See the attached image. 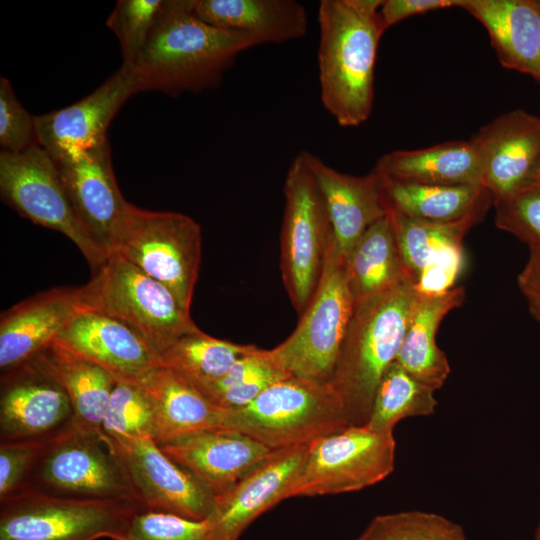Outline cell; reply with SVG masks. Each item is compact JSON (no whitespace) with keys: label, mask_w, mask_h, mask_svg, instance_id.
I'll return each mask as SVG.
<instances>
[{"label":"cell","mask_w":540,"mask_h":540,"mask_svg":"<svg viewBox=\"0 0 540 540\" xmlns=\"http://www.w3.org/2000/svg\"><path fill=\"white\" fill-rule=\"evenodd\" d=\"M256 45L247 33L200 20L191 0H167L133 69L141 92L199 93L218 87L237 56Z\"/></svg>","instance_id":"obj_1"},{"label":"cell","mask_w":540,"mask_h":540,"mask_svg":"<svg viewBox=\"0 0 540 540\" xmlns=\"http://www.w3.org/2000/svg\"><path fill=\"white\" fill-rule=\"evenodd\" d=\"M383 0H322L318 8L321 101L342 127L365 122L374 100Z\"/></svg>","instance_id":"obj_2"},{"label":"cell","mask_w":540,"mask_h":540,"mask_svg":"<svg viewBox=\"0 0 540 540\" xmlns=\"http://www.w3.org/2000/svg\"><path fill=\"white\" fill-rule=\"evenodd\" d=\"M417 299L411 281L355 305L330 383L350 425L370 416L379 382L396 361Z\"/></svg>","instance_id":"obj_3"},{"label":"cell","mask_w":540,"mask_h":540,"mask_svg":"<svg viewBox=\"0 0 540 540\" xmlns=\"http://www.w3.org/2000/svg\"><path fill=\"white\" fill-rule=\"evenodd\" d=\"M221 425L275 450L310 444L350 423L330 381L290 375L244 407L221 409Z\"/></svg>","instance_id":"obj_4"},{"label":"cell","mask_w":540,"mask_h":540,"mask_svg":"<svg viewBox=\"0 0 540 540\" xmlns=\"http://www.w3.org/2000/svg\"><path fill=\"white\" fill-rule=\"evenodd\" d=\"M202 232L190 216L126 203L113 231L117 253L167 287L190 313L201 261Z\"/></svg>","instance_id":"obj_5"},{"label":"cell","mask_w":540,"mask_h":540,"mask_svg":"<svg viewBox=\"0 0 540 540\" xmlns=\"http://www.w3.org/2000/svg\"><path fill=\"white\" fill-rule=\"evenodd\" d=\"M25 490L73 498L120 499L139 503L107 435L102 430L81 426L74 420L48 438L21 491Z\"/></svg>","instance_id":"obj_6"},{"label":"cell","mask_w":540,"mask_h":540,"mask_svg":"<svg viewBox=\"0 0 540 540\" xmlns=\"http://www.w3.org/2000/svg\"><path fill=\"white\" fill-rule=\"evenodd\" d=\"M84 286L86 309L122 322L158 357L180 337L199 329L167 287L117 253H109Z\"/></svg>","instance_id":"obj_7"},{"label":"cell","mask_w":540,"mask_h":540,"mask_svg":"<svg viewBox=\"0 0 540 540\" xmlns=\"http://www.w3.org/2000/svg\"><path fill=\"white\" fill-rule=\"evenodd\" d=\"M355 309L346 257L330 240L323 271L295 330L266 356L289 375L330 381Z\"/></svg>","instance_id":"obj_8"},{"label":"cell","mask_w":540,"mask_h":540,"mask_svg":"<svg viewBox=\"0 0 540 540\" xmlns=\"http://www.w3.org/2000/svg\"><path fill=\"white\" fill-rule=\"evenodd\" d=\"M283 191L280 267L285 289L301 315L317 288L332 238L326 204L305 150L290 164Z\"/></svg>","instance_id":"obj_9"},{"label":"cell","mask_w":540,"mask_h":540,"mask_svg":"<svg viewBox=\"0 0 540 540\" xmlns=\"http://www.w3.org/2000/svg\"><path fill=\"white\" fill-rule=\"evenodd\" d=\"M138 502L21 491L0 498V540H116Z\"/></svg>","instance_id":"obj_10"},{"label":"cell","mask_w":540,"mask_h":540,"mask_svg":"<svg viewBox=\"0 0 540 540\" xmlns=\"http://www.w3.org/2000/svg\"><path fill=\"white\" fill-rule=\"evenodd\" d=\"M0 194L19 215L69 238L93 272L106 262L108 254L81 222L55 161L40 145L0 152Z\"/></svg>","instance_id":"obj_11"},{"label":"cell","mask_w":540,"mask_h":540,"mask_svg":"<svg viewBox=\"0 0 540 540\" xmlns=\"http://www.w3.org/2000/svg\"><path fill=\"white\" fill-rule=\"evenodd\" d=\"M393 432L349 425L310 443L296 496L335 495L359 491L390 475L395 465Z\"/></svg>","instance_id":"obj_12"},{"label":"cell","mask_w":540,"mask_h":540,"mask_svg":"<svg viewBox=\"0 0 540 540\" xmlns=\"http://www.w3.org/2000/svg\"><path fill=\"white\" fill-rule=\"evenodd\" d=\"M107 435V434H106ZM143 510L205 520L215 498L152 437H110Z\"/></svg>","instance_id":"obj_13"},{"label":"cell","mask_w":540,"mask_h":540,"mask_svg":"<svg viewBox=\"0 0 540 540\" xmlns=\"http://www.w3.org/2000/svg\"><path fill=\"white\" fill-rule=\"evenodd\" d=\"M141 92L133 68L121 66L93 92L67 107L35 116L38 144L54 161L108 140L107 129L129 97Z\"/></svg>","instance_id":"obj_14"},{"label":"cell","mask_w":540,"mask_h":540,"mask_svg":"<svg viewBox=\"0 0 540 540\" xmlns=\"http://www.w3.org/2000/svg\"><path fill=\"white\" fill-rule=\"evenodd\" d=\"M310 444L275 449L235 486L215 498L206 519L214 540H238L261 514L290 498L304 470Z\"/></svg>","instance_id":"obj_15"},{"label":"cell","mask_w":540,"mask_h":540,"mask_svg":"<svg viewBox=\"0 0 540 540\" xmlns=\"http://www.w3.org/2000/svg\"><path fill=\"white\" fill-rule=\"evenodd\" d=\"M0 442L51 436L74 414L63 387L35 360L1 373Z\"/></svg>","instance_id":"obj_16"},{"label":"cell","mask_w":540,"mask_h":540,"mask_svg":"<svg viewBox=\"0 0 540 540\" xmlns=\"http://www.w3.org/2000/svg\"><path fill=\"white\" fill-rule=\"evenodd\" d=\"M483 165V186L493 202L531 186L540 163V116L515 109L486 125L471 139Z\"/></svg>","instance_id":"obj_17"},{"label":"cell","mask_w":540,"mask_h":540,"mask_svg":"<svg viewBox=\"0 0 540 540\" xmlns=\"http://www.w3.org/2000/svg\"><path fill=\"white\" fill-rule=\"evenodd\" d=\"M86 309L85 286L55 287L34 294L1 313V372L32 360L78 312Z\"/></svg>","instance_id":"obj_18"},{"label":"cell","mask_w":540,"mask_h":540,"mask_svg":"<svg viewBox=\"0 0 540 540\" xmlns=\"http://www.w3.org/2000/svg\"><path fill=\"white\" fill-rule=\"evenodd\" d=\"M158 446L214 498L228 492L273 451L229 429L201 431Z\"/></svg>","instance_id":"obj_19"},{"label":"cell","mask_w":540,"mask_h":540,"mask_svg":"<svg viewBox=\"0 0 540 540\" xmlns=\"http://www.w3.org/2000/svg\"><path fill=\"white\" fill-rule=\"evenodd\" d=\"M55 163L78 217L109 255L115 225L127 203L114 175L109 141Z\"/></svg>","instance_id":"obj_20"},{"label":"cell","mask_w":540,"mask_h":540,"mask_svg":"<svg viewBox=\"0 0 540 540\" xmlns=\"http://www.w3.org/2000/svg\"><path fill=\"white\" fill-rule=\"evenodd\" d=\"M305 154L326 204L335 246L347 259L366 230L387 215L382 177L375 169L363 176L345 174L311 152Z\"/></svg>","instance_id":"obj_21"},{"label":"cell","mask_w":540,"mask_h":540,"mask_svg":"<svg viewBox=\"0 0 540 540\" xmlns=\"http://www.w3.org/2000/svg\"><path fill=\"white\" fill-rule=\"evenodd\" d=\"M55 343L115 376L136 377L159 366L158 355L143 338L117 319L91 309L78 312Z\"/></svg>","instance_id":"obj_22"},{"label":"cell","mask_w":540,"mask_h":540,"mask_svg":"<svg viewBox=\"0 0 540 540\" xmlns=\"http://www.w3.org/2000/svg\"><path fill=\"white\" fill-rule=\"evenodd\" d=\"M128 378L149 401L153 438L158 445L201 431L223 429L221 408L210 403L193 385L171 370L156 366Z\"/></svg>","instance_id":"obj_23"},{"label":"cell","mask_w":540,"mask_h":540,"mask_svg":"<svg viewBox=\"0 0 540 540\" xmlns=\"http://www.w3.org/2000/svg\"><path fill=\"white\" fill-rule=\"evenodd\" d=\"M485 27L500 63L540 82V1L461 0Z\"/></svg>","instance_id":"obj_24"},{"label":"cell","mask_w":540,"mask_h":540,"mask_svg":"<svg viewBox=\"0 0 540 540\" xmlns=\"http://www.w3.org/2000/svg\"><path fill=\"white\" fill-rule=\"evenodd\" d=\"M191 6L203 22L247 33L258 45L300 39L307 32L306 10L295 0H191Z\"/></svg>","instance_id":"obj_25"},{"label":"cell","mask_w":540,"mask_h":540,"mask_svg":"<svg viewBox=\"0 0 540 540\" xmlns=\"http://www.w3.org/2000/svg\"><path fill=\"white\" fill-rule=\"evenodd\" d=\"M374 169L387 178L404 182L483 185L482 158L471 139L423 149L395 150L381 156Z\"/></svg>","instance_id":"obj_26"},{"label":"cell","mask_w":540,"mask_h":540,"mask_svg":"<svg viewBox=\"0 0 540 540\" xmlns=\"http://www.w3.org/2000/svg\"><path fill=\"white\" fill-rule=\"evenodd\" d=\"M465 289L455 286L438 295H419L412 310L396 359L410 375L434 391L450 374L445 353L436 344V333L444 317L464 303Z\"/></svg>","instance_id":"obj_27"},{"label":"cell","mask_w":540,"mask_h":540,"mask_svg":"<svg viewBox=\"0 0 540 540\" xmlns=\"http://www.w3.org/2000/svg\"><path fill=\"white\" fill-rule=\"evenodd\" d=\"M380 175L387 208L411 218L439 223L465 220L479 223L493 205L492 195L483 185H430Z\"/></svg>","instance_id":"obj_28"},{"label":"cell","mask_w":540,"mask_h":540,"mask_svg":"<svg viewBox=\"0 0 540 540\" xmlns=\"http://www.w3.org/2000/svg\"><path fill=\"white\" fill-rule=\"evenodd\" d=\"M33 360L63 387L73 408V420L81 426L102 430L115 375L55 342Z\"/></svg>","instance_id":"obj_29"},{"label":"cell","mask_w":540,"mask_h":540,"mask_svg":"<svg viewBox=\"0 0 540 540\" xmlns=\"http://www.w3.org/2000/svg\"><path fill=\"white\" fill-rule=\"evenodd\" d=\"M346 271L355 305L410 281L388 215L361 236L346 259Z\"/></svg>","instance_id":"obj_30"},{"label":"cell","mask_w":540,"mask_h":540,"mask_svg":"<svg viewBox=\"0 0 540 540\" xmlns=\"http://www.w3.org/2000/svg\"><path fill=\"white\" fill-rule=\"evenodd\" d=\"M403 269L415 285L420 274L450 249L463 246L467 232L478 222L439 223L411 218L388 209Z\"/></svg>","instance_id":"obj_31"},{"label":"cell","mask_w":540,"mask_h":540,"mask_svg":"<svg viewBox=\"0 0 540 540\" xmlns=\"http://www.w3.org/2000/svg\"><path fill=\"white\" fill-rule=\"evenodd\" d=\"M254 347L217 339L198 329L176 340L159 355L158 361L159 366L198 387L223 376Z\"/></svg>","instance_id":"obj_32"},{"label":"cell","mask_w":540,"mask_h":540,"mask_svg":"<svg viewBox=\"0 0 540 540\" xmlns=\"http://www.w3.org/2000/svg\"><path fill=\"white\" fill-rule=\"evenodd\" d=\"M434 392L395 361L379 382L365 424L377 431L393 432L395 425L405 418L432 415L437 406Z\"/></svg>","instance_id":"obj_33"},{"label":"cell","mask_w":540,"mask_h":540,"mask_svg":"<svg viewBox=\"0 0 540 540\" xmlns=\"http://www.w3.org/2000/svg\"><path fill=\"white\" fill-rule=\"evenodd\" d=\"M285 373L255 346L239 358L220 378L195 387L210 403L221 409H238L256 399Z\"/></svg>","instance_id":"obj_34"},{"label":"cell","mask_w":540,"mask_h":540,"mask_svg":"<svg viewBox=\"0 0 540 540\" xmlns=\"http://www.w3.org/2000/svg\"><path fill=\"white\" fill-rule=\"evenodd\" d=\"M357 540H467L463 528L430 512L402 511L376 516Z\"/></svg>","instance_id":"obj_35"},{"label":"cell","mask_w":540,"mask_h":540,"mask_svg":"<svg viewBox=\"0 0 540 540\" xmlns=\"http://www.w3.org/2000/svg\"><path fill=\"white\" fill-rule=\"evenodd\" d=\"M167 0H119L106 24L117 37L123 66L134 68Z\"/></svg>","instance_id":"obj_36"},{"label":"cell","mask_w":540,"mask_h":540,"mask_svg":"<svg viewBox=\"0 0 540 540\" xmlns=\"http://www.w3.org/2000/svg\"><path fill=\"white\" fill-rule=\"evenodd\" d=\"M115 378L102 431L110 437L153 438V414L146 396L132 379L120 376Z\"/></svg>","instance_id":"obj_37"},{"label":"cell","mask_w":540,"mask_h":540,"mask_svg":"<svg viewBox=\"0 0 540 540\" xmlns=\"http://www.w3.org/2000/svg\"><path fill=\"white\" fill-rule=\"evenodd\" d=\"M116 540H214L208 521L137 510Z\"/></svg>","instance_id":"obj_38"},{"label":"cell","mask_w":540,"mask_h":540,"mask_svg":"<svg viewBox=\"0 0 540 540\" xmlns=\"http://www.w3.org/2000/svg\"><path fill=\"white\" fill-rule=\"evenodd\" d=\"M495 225L514 235L529 246L530 251L540 252V189L526 187L517 193L493 202Z\"/></svg>","instance_id":"obj_39"},{"label":"cell","mask_w":540,"mask_h":540,"mask_svg":"<svg viewBox=\"0 0 540 540\" xmlns=\"http://www.w3.org/2000/svg\"><path fill=\"white\" fill-rule=\"evenodd\" d=\"M39 145L35 115L30 114L15 95L10 81L0 77L1 151L20 153Z\"/></svg>","instance_id":"obj_40"},{"label":"cell","mask_w":540,"mask_h":540,"mask_svg":"<svg viewBox=\"0 0 540 540\" xmlns=\"http://www.w3.org/2000/svg\"><path fill=\"white\" fill-rule=\"evenodd\" d=\"M49 437L0 442V498L23 489Z\"/></svg>","instance_id":"obj_41"},{"label":"cell","mask_w":540,"mask_h":540,"mask_svg":"<svg viewBox=\"0 0 540 540\" xmlns=\"http://www.w3.org/2000/svg\"><path fill=\"white\" fill-rule=\"evenodd\" d=\"M465 265L463 246L450 249L427 267L414 287L419 295H438L455 287Z\"/></svg>","instance_id":"obj_42"},{"label":"cell","mask_w":540,"mask_h":540,"mask_svg":"<svg viewBox=\"0 0 540 540\" xmlns=\"http://www.w3.org/2000/svg\"><path fill=\"white\" fill-rule=\"evenodd\" d=\"M460 4L461 0H383L379 13L387 30L410 16L442 8L459 7Z\"/></svg>","instance_id":"obj_43"},{"label":"cell","mask_w":540,"mask_h":540,"mask_svg":"<svg viewBox=\"0 0 540 540\" xmlns=\"http://www.w3.org/2000/svg\"><path fill=\"white\" fill-rule=\"evenodd\" d=\"M517 285L530 314L540 324V252L530 251L526 264L517 276Z\"/></svg>","instance_id":"obj_44"},{"label":"cell","mask_w":540,"mask_h":540,"mask_svg":"<svg viewBox=\"0 0 540 540\" xmlns=\"http://www.w3.org/2000/svg\"><path fill=\"white\" fill-rule=\"evenodd\" d=\"M531 186H534V187H537L540 189V163L538 165V168L535 172V175L533 177V181H532V184Z\"/></svg>","instance_id":"obj_45"},{"label":"cell","mask_w":540,"mask_h":540,"mask_svg":"<svg viewBox=\"0 0 540 540\" xmlns=\"http://www.w3.org/2000/svg\"><path fill=\"white\" fill-rule=\"evenodd\" d=\"M534 540H540V522L537 526V529H536V532H535V537H534Z\"/></svg>","instance_id":"obj_46"}]
</instances>
